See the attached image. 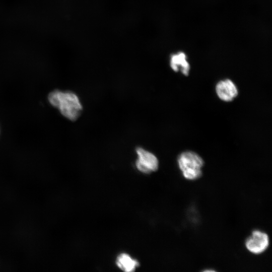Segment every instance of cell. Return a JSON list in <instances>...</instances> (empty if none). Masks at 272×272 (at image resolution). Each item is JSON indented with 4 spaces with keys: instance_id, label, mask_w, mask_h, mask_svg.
<instances>
[{
    "instance_id": "cell-1",
    "label": "cell",
    "mask_w": 272,
    "mask_h": 272,
    "mask_svg": "<svg viewBox=\"0 0 272 272\" xmlns=\"http://www.w3.org/2000/svg\"><path fill=\"white\" fill-rule=\"evenodd\" d=\"M48 99L63 116L72 121H75L81 115L82 106L78 97L72 92L54 90L49 94Z\"/></svg>"
},
{
    "instance_id": "cell-4",
    "label": "cell",
    "mask_w": 272,
    "mask_h": 272,
    "mask_svg": "<svg viewBox=\"0 0 272 272\" xmlns=\"http://www.w3.org/2000/svg\"><path fill=\"white\" fill-rule=\"evenodd\" d=\"M138 158L135 165L137 169L145 173L156 171L159 167L157 157L152 153L141 148L136 149Z\"/></svg>"
},
{
    "instance_id": "cell-7",
    "label": "cell",
    "mask_w": 272,
    "mask_h": 272,
    "mask_svg": "<svg viewBox=\"0 0 272 272\" xmlns=\"http://www.w3.org/2000/svg\"><path fill=\"white\" fill-rule=\"evenodd\" d=\"M116 265L121 270L125 272H132L135 270L139 262L133 259L127 254L122 253L118 256L116 260Z\"/></svg>"
},
{
    "instance_id": "cell-6",
    "label": "cell",
    "mask_w": 272,
    "mask_h": 272,
    "mask_svg": "<svg viewBox=\"0 0 272 272\" xmlns=\"http://www.w3.org/2000/svg\"><path fill=\"white\" fill-rule=\"evenodd\" d=\"M171 69L177 72L180 71L183 75L187 76L190 70V65L187 61L186 54L179 51L171 55L170 59Z\"/></svg>"
},
{
    "instance_id": "cell-3",
    "label": "cell",
    "mask_w": 272,
    "mask_h": 272,
    "mask_svg": "<svg viewBox=\"0 0 272 272\" xmlns=\"http://www.w3.org/2000/svg\"><path fill=\"white\" fill-rule=\"evenodd\" d=\"M269 244L268 235L258 229L253 230L245 241V246L247 250L256 255L264 252L268 247Z\"/></svg>"
},
{
    "instance_id": "cell-2",
    "label": "cell",
    "mask_w": 272,
    "mask_h": 272,
    "mask_svg": "<svg viewBox=\"0 0 272 272\" xmlns=\"http://www.w3.org/2000/svg\"><path fill=\"white\" fill-rule=\"evenodd\" d=\"M177 163L183 177L188 180L199 179L202 174L203 159L196 153L191 151L182 153L178 157Z\"/></svg>"
},
{
    "instance_id": "cell-5",
    "label": "cell",
    "mask_w": 272,
    "mask_h": 272,
    "mask_svg": "<svg viewBox=\"0 0 272 272\" xmlns=\"http://www.w3.org/2000/svg\"><path fill=\"white\" fill-rule=\"evenodd\" d=\"M216 91L219 98L226 102L231 101L238 95L237 87L229 79L219 82L216 85Z\"/></svg>"
}]
</instances>
